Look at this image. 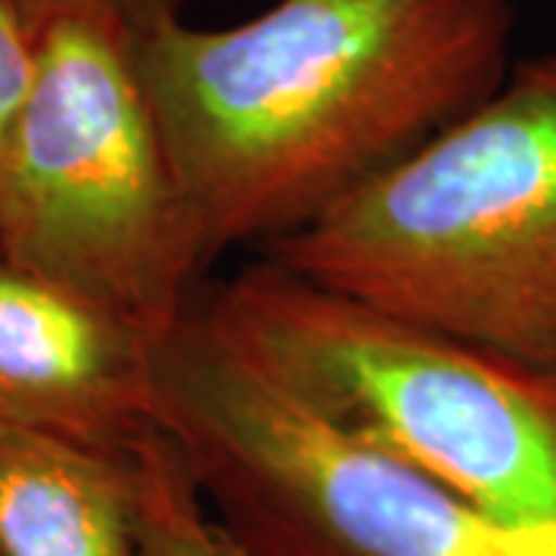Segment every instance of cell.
I'll use <instances>...</instances> for the list:
<instances>
[{"instance_id":"6da1fadb","label":"cell","mask_w":556,"mask_h":556,"mask_svg":"<svg viewBox=\"0 0 556 556\" xmlns=\"http://www.w3.org/2000/svg\"><path fill=\"white\" fill-rule=\"evenodd\" d=\"M514 25V0H276L134 28L201 269L294 236L492 97Z\"/></svg>"},{"instance_id":"7a4b0ae2","label":"cell","mask_w":556,"mask_h":556,"mask_svg":"<svg viewBox=\"0 0 556 556\" xmlns=\"http://www.w3.org/2000/svg\"><path fill=\"white\" fill-rule=\"evenodd\" d=\"M263 257L556 371V43Z\"/></svg>"},{"instance_id":"3957f363","label":"cell","mask_w":556,"mask_h":556,"mask_svg":"<svg viewBox=\"0 0 556 556\" xmlns=\"http://www.w3.org/2000/svg\"><path fill=\"white\" fill-rule=\"evenodd\" d=\"M195 300L338 430L504 526L556 529V371L328 291L266 257L204 281Z\"/></svg>"},{"instance_id":"277c9868","label":"cell","mask_w":556,"mask_h":556,"mask_svg":"<svg viewBox=\"0 0 556 556\" xmlns=\"http://www.w3.org/2000/svg\"><path fill=\"white\" fill-rule=\"evenodd\" d=\"M152 427L195 479L226 556H556V529L485 517L309 412L199 300L152 338Z\"/></svg>"},{"instance_id":"5b68a950","label":"cell","mask_w":556,"mask_h":556,"mask_svg":"<svg viewBox=\"0 0 556 556\" xmlns=\"http://www.w3.org/2000/svg\"><path fill=\"white\" fill-rule=\"evenodd\" d=\"M31 80L0 142V257L170 331L207 281L134 62L97 3L31 13Z\"/></svg>"},{"instance_id":"8992f818","label":"cell","mask_w":556,"mask_h":556,"mask_svg":"<svg viewBox=\"0 0 556 556\" xmlns=\"http://www.w3.org/2000/svg\"><path fill=\"white\" fill-rule=\"evenodd\" d=\"M0 424L130 452L152 430V334L0 257Z\"/></svg>"},{"instance_id":"52a82bcc","label":"cell","mask_w":556,"mask_h":556,"mask_svg":"<svg viewBox=\"0 0 556 556\" xmlns=\"http://www.w3.org/2000/svg\"><path fill=\"white\" fill-rule=\"evenodd\" d=\"M134 448L0 424V556H142Z\"/></svg>"},{"instance_id":"ba28073f","label":"cell","mask_w":556,"mask_h":556,"mask_svg":"<svg viewBox=\"0 0 556 556\" xmlns=\"http://www.w3.org/2000/svg\"><path fill=\"white\" fill-rule=\"evenodd\" d=\"M142 556H226L217 529L174 442L152 427L137 442Z\"/></svg>"},{"instance_id":"9c48e42d","label":"cell","mask_w":556,"mask_h":556,"mask_svg":"<svg viewBox=\"0 0 556 556\" xmlns=\"http://www.w3.org/2000/svg\"><path fill=\"white\" fill-rule=\"evenodd\" d=\"M35 25L20 0H0V142L31 80Z\"/></svg>"},{"instance_id":"30bf717a","label":"cell","mask_w":556,"mask_h":556,"mask_svg":"<svg viewBox=\"0 0 556 556\" xmlns=\"http://www.w3.org/2000/svg\"><path fill=\"white\" fill-rule=\"evenodd\" d=\"M20 3L28 16L40 13V10H50V7H62V3H97V7L118 13L130 28H142L152 22L177 20L192 0H20Z\"/></svg>"}]
</instances>
